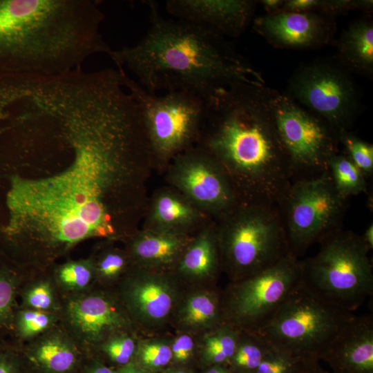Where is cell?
Wrapping results in <instances>:
<instances>
[{
    "label": "cell",
    "instance_id": "43",
    "mask_svg": "<svg viewBox=\"0 0 373 373\" xmlns=\"http://www.w3.org/2000/svg\"><path fill=\"white\" fill-rule=\"evenodd\" d=\"M116 373H150L147 370L140 366L135 362L118 367L115 370Z\"/></svg>",
    "mask_w": 373,
    "mask_h": 373
},
{
    "label": "cell",
    "instance_id": "18",
    "mask_svg": "<svg viewBox=\"0 0 373 373\" xmlns=\"http://www.w3.org/2000/svg\"><path fill=\"white\" fill-rule=\"evenodd\" d=\"M321 359L333 373H373V318L354 315L332 341Z\"/></svg>",
    "mask_w": 373,
    "mask_h": 373
},
{
    "label": "cell",
    "instance_id": "40",
    "mask_svg": "<svg viewBox=\"0 0 373 373\" xmlns=\"http://www.w3.org/2000/svg\"><path fill=\"white\" fill-rule=\"evenodd\" d=\"M79 373H116L115 370L105 365L97 356L86 355Z\"/></svg>",
    "mask_w": 373,
    "mask_h": 373
},
{
    "label": "cell",
    "instance_id": "7",
    "mask_svg": "<svg viewBox=\"0 0 373 373\" xmlns=\"http://www.w3.org/2000/svg\"><path fill=\"white\" fill-rule=\"evenodd\" d=\"M352 312L323 299L300 283L254 331L274 348L301 358L320 360Z\"/></svg>",
    "mask_w": 373,
    "mask_h": 373
},
{
    "label": "cell",
    "instance_id": "45",
    "mask_svg": "<svg viewBox=\"0 0 373 373\" xmlns=\"http://www.w3.org/2000/svg\"><path fill=\"white\" fill-rule=\"evenodd\" d=\"M205 373H233L222 365H214L209 368Z\"/></svg>",
    "mask_w": 373,
    "mask_h": 373
},
{
    "label": "cell",
    "instance_id": "13",
    "mask_svg": "<svg viewBox=\"0 0 373 373\" xmlns=\"http://www.w3.org/2000/svg\"><path fill=\"white\" fill-rule=\"evenodd\" d=\"M59 324L86 355L110 337L132 332L134 326L115 289L95 285L61 294Z\"/></svg>",
    "mask_w": 373,
    "mask_h": 373
},
{
    "label": "cell",
    "instance_id": "5",
    "mask_svg": "<svg viewBox=\"0 0 373 373\" xmlns=\"http://www.w3.org/2000/svg\"><path fill=\"white\" fill-rule=\"evenodd\" d=\"M219 221L220 264L233 281L259 272L289 253L277 206L240 202Z\"/></svg>",
    "mask_w": 373,
    "mask_h": 373
},
{
    "label": "cell",
    "instance_id": "24",
    "mask_svg": "<svg viewBox=\"0 0 373 373\" xmlns=\"http://www.w3.org/2000/svg\"><path fill=\"white\" fill-rule=\"evenodd\" d=\"M30 271L0 249V343L8 341V336L11 337L19 291Z\"/></svg>",
    "mask_w": 373,
    "mask_h": 373
},
{
    "label": "cell",
    "instance_id": "36",
    "mask_svg": "<svg viewBox=\"0 0 373 373\" xmlns=\"http://www.w3.org/2000/svg\"><path fill=\"white\" fill-rule=\"evenodd\" d=\"M172 359L171 345L164 341L137 342L133 362L147 370L166 366Z\"/></svg>",
    "mask_w": 373,
    "mask_h": 373
},
{
    "label": "cell",
    "instance_id": "39",
    "mask_svg": "<svg viewBox=\"0 0 373 373\" xmlns=\"http://www.w3.org/2000/svg\"><path fill=\"white\" fill-rule=\"evenodd\" d=\"M172 358L178 362L189 360L194 350V341L188 334H182L177 337L171 345Z\"/></svg>",
    "mask_w": 373,
    "mask_h": 373
},
{
    "label": "cell",
    "instance_id": "28",
    "mask_svg": "<svg viewBox=\"0 0 373 373\" xmlns=\"http://www.w3.org/2000/svg\"><path fill=\"white\" fill-rule=\"evenodd\" d=\"M328 171L338 193L345 199L367 191L366 178L345 153L333 155L328 162Z\"/></svg>",
    "mask_w": 373,
    "mask_h": 373
},
{
    "label": "cell",
    "instance_id": "15",
    "mask_svg": "<svg viewBox=\"0 0 373 373\" xmlns=\"http://www.w3.org/2000/svg\"><path fill=\"white\" fill-rule=\"evenodd\" d=\"M133 323L155 325L171 313L177 300L175 285L170 277L135 267L115 289Z\"/></svg>",
    "mask_w": 373,
    "mask_h": 373
},
{
    "label": "cell",
    "instance_id": "32",
    "mask_svg": "<svg viewBox=\"0 0 373 373\" xmlns=\"http://www.w3.org/2000/svg\"><path fill=\"white\" fill-rule=\"evenodd\" d=\"M240 330L228 323H223L204 338V358L213 365L229 362L238 343Z\"/></svg>",
    "mask_w": 373,
    "mask_h": 373
},
{
    "label": "cell",
    "instance_id": "3",
    "mask_svg": "<svg viewBox=\"0 0 373 373\" xmlns=\"http://www.w3.org/2000/svg\"><path fill=\"white\" fill-rule=\"evenodd\" d=\"M149 27L135 44L113 50L111 59L128 69L152 93L187 91L204 99L216 89L236 82L265 85L261 73L225 37L193 23L164 19L146 1Z\"/></svg>",
    "mask_w": 373,
    "mask_h": 373
},
{
    "label": "cell",
    "instance_id": "34",
    "mask_svg": "<svg viewBox=\"0 0 373 373\" xmlns=\"http://www.w3.org/2000/svg\"><path fill=\"white\" fill-rule=\"evenodd\" d=\"M137 344L132 332H122L108 338L91 355L104 354L119 367L133 361Z\"/></svg>",
    "mask_w": 373,
    "mask_h": 373
},
{
    "label": "cell",
    "instance_id": "25",
    "mask_svg": "<svg viewBox=\"0 0 373 373\" xmlns=\"http://www.w3.org/2000/svg\"><path fill=\"white\" fill-rule=\"evenodd\" d=\"M19 307L59 314L61 294L48 269L30 271L21 287Z\"/></svg>",
    "mask_w": 373,
    "mask_h": 373
},
{
    "label": "cell",
    "instance_id": "2",
    "mask_svg": "<svg viewBox=\"0 0 373 373\" xmlns=\"http://www.w3.org/2000/svg\"><path fill=\"white\" fill-rule=\"evenodd\" d=\"M265 86L236 82L216 89L205 99L197 143L219 163L240 202L278 206L294 178Z\"/></svg>",
    "mask_w": 373,
    "mask_h": 373
},
{
    "label": "cell",
    "instance_id": "6",
    "mask_svg": "<svg viewBox=\"0 0 373 373\" xmlns=\"http://www.w3.org/2000/svg\"><path fill=\"white\" fill-rule=\"evenodd\" d=\"M318 253L302 260V283L329 303L352 312L373 293L369 249L358 235L342 229L321 242Z\"/></svg>",
    "mask_w": 373,
    "mask_h": 373
},
{
    "label": "cell",
    "instance_id": "33",
    "mask_svg": "<svg viewBox=\"0 0 373 373\" xmlns=\"http://www.w3.org/2000/svg\"><path fill=\"white\" fill-rule=\"evenodd\" d=\"M292 8L298 12H321L336 18V16L353 10L370 13L373 9L372 0H295Z\"/></svg>",
    "mask_w": 373,
    "mask_h": 373
},
{
    "label": "cell",
    "instance_id": "1",
    "mask_svg": "<svg viewBox=\"0 0 373 373\" xmlns=\"http://www.w3.org/2000/svg\"><path fill=\"white\" fill-rule=\"evenodd\" d=\"M70 162L47 179L10 177L6 229L24 257L41 268L86 239L123 236L143 208L144 180L153 166L140 128L108 108L79 115Z\"/></svg>",
    "mask_w": 373,
    "mask_h": 373
},
{
    "label": "cell",
    "instance_id": "20",
    "mask_svg": "<svg viewBox=\"0 0 373 373\" xmlns=\"http://www.w3.org/2000/svg\"><path fill=\"white\" fill-rule=\"evenodd\" d=\"M190 241L187 233L145 227L133 237L127 253L135 267L160 269L176 265Z\"/></svg>",
    "mask_w": 373,
    "mask_h": 373
},
{
    "label": "cell",
    "instance_id": "21",
    "mask_svg": "<svg viewBox=\"0 0 373 373\" xmlns=\"http://www.w3.org/2000/svg\"><path fill=\"white\" fill-rule=\"evenodd\" d=\"M204 213L175 189L156 193L151 202L146 227L187 233L203 219Z\"/></svg>",
    "mask_w": 373,
    "mask_h": 373
},
{
    "label": "cell",
    "instance_id": "47",
    "mask_svg": "<svg viewBox=\"0 0 373 373\" xmlns=\"http://www.w3.org/2000/svg\"><path fill=\"white\" fill-rule=\"evenodd\" d=\"M28 373H41V372H38V371L33 370H31V369L28 368Z\"/></svg>",
    "mask_w": 373,
    "mask_h": 373
},
{
    "label": "cell",
    "instance_id": "41",
    "mask_svg": "<svg viewBox=\"0 0 373 373\" xmlns=\"http://www.w3.org/2000/svg\"><path fill=\"white\" fill-rule=\"evenodd\" d=\"M316 358H303L293 373H329L322 368Z\"/></svg>",
    "mask_w": 373,
    "mask_h": 373
},
{
    "label": "cell",
    "instance_id": "19",
    "mask_svg": "<svg viewBox=\"0 0 373 373\" xmlns=\"http://www.w3.org/2000/svg\"><path fill=\"white\" fill-rule=\"evenodd\" d=\"M18 346L28 367L41 373H79L86 356L59 323Z\"/></svg>",
    "mask_w": 373,
    "mask_h": 373
},
{
    "label": "cell",
    "instance_id": "46",
    "mask_svg": "<svg viewBox=\"0 0 373 373\" xmlns=\"http://www.w3.org/2000/svg\"><path fill=\"white\" fill-rule=\"evenodd\" d=\"M169 373H189V372L182 370H173L170 371Z\"/></svg>",
    "mask_w": 373,
    "mask_h": 373
},
{
    "label": "cell",
    "instance_id": "27",
    "mask_svg": "<svg viewBox=\"0 0 373 373\" xmlns=\"http://www.w3.org/2000/svg\"><path fill=\"white\" fill-rule=\"evenodd\" d=\"M48 269L61 294L82 291L95 283V268L91 257L68 260L52 265Z\"/></svg>",
    "mask_w": 373,
    "mask_h": 373
},
{
    "label": "cell",
    "instance_id": "17",
    "mask_svg": "<svg viewBox=\"0 0 373 373\" xmlns=\"http://www.w3.org/2000/svg\"><path fill=\"white\" fill-rule=\"evenodd\" d=\"M257 1L168 0L166 12L180 19L207 27L223 37H240L253 21Z\"/></svg>",
    "mask_w": 373,
    "mask_h": 373
},
{
    "label": "cell",
    "instance_id": "31",
    "mask_svg": "<svg viewBox=\"0 0 373 373\" xmlns=\"http://www.w3.org/2000/svg\"><path fill=\"white\" fill-rule=\"evenodd\" d=\"M271 348L254 332L240 330L236 350L229 361L233 370L237 373H254Z\"/></svg>",
    "mask_w": 373,
    "mask_h": 373
},
{
    "label": "cell",
    "instance_id": "29",
    "mask_svg": "<svg viewBox=\"0 0 373 373\" xmlns=\"http://www.w3.org/2000/svg\"><path fill=\"white\" fill-rule=\"evenodd\" d=\"M59 323V314L18 307L12 328V342L22 345Z\"/></svg>",
    "mask_w": 373,
    "mask_h": 373
},
{
    "label": "cell",
    "instance_id": "4",
    "mask_svg": "<svg viewBox=\"0 0 373 373\" xmlns=\"http://www.w3.org/2000/svg\"><path fill=\"white\" fill-rule=\"evenodd\" d=\"M95 0H0V73L54 76L113 50Z\"/></svg>",
    "mask_w": 373,
    "mask_h": 373
},
{
    "label": "cell",
    "instance_id": "23",
    "mask_svg": "<svg viewBox=\"0 0 373 373\" xmlns=\"http://www.w3.org/2000/svg\"><path fill=\"white\" fill-rule=\"evenodd\" d=\"M176 265L180 274L187 278L214 276L221 265L216 227H206L191 240Z\"/></svg>",
    "mask_w": 373,
    "mask_h": 373
},
{
    "label": "cell",
    "instance_id": "22",
    "mask_svg": "<svg viewBox=\"0 0 373 373\" xmlns=\"http://www.w3.org/2000/svg\"><path fill=\"white\" fill-rule=\"evenodd\" d=\"M336 59L352 73L373 75V22L365 17L351 22L337 42Z\"/></svg>",
    "mask_w": 373,
    "mask_h": 373
},
{
    "label": "cell",
    "instance_id": "8",
    "mask_svg": "<svg viewBox=\"0 0 373 373\" xmlns=\"http://www.w3.org/2000/svg\"><path fill=\"white\" fill-rule=\"evenodd\" d=\"M124 86L137 104L156 164H164L198 142L205 99L178 90L159 95L144 88L120 66Z\"/></svg>",
    "mask_w": 373,
    "mask_h": 373
},
{
    "label": "cell",
    "instance_id": "9",
    "mask_svg": "<svg viewBox=\"0 0 373 373\" xmlns=\"http://www.w3.org/2000/svg\"><path fill=\"white\" fill-rule=\"evenodd\" d=\"M265 96L294 180L328 171L329 158L339 153L338 131L286 93L265 86Z\"/></svg>",
    "mask_w": 373,
    "mask_h": 373
},
{
    "label": "cell",
    "instance_id": "44",
    "mask_svg": "<svg viewBox=\"0 0 373 373\" xmlns=\"http://www.w3.org/2000/svg\"><path fill=\"white\" fill-rule=\"evenodd\" d=\"M362 239L364 241L365 244L369 249L372 250L373 248V224L372 223L370 224L369 226L365 229L363 235H361Z\"/></svg>",
    "mask_w": 373,
    "mask_h": 373
},
{
    "label": "cell",
    "instance_id": "10",
    "mask_svg": "<svg viewBox=\"0 0 373 373\" xmlns=\"http://www.w3.org/2000/svg\"><path fill=\"white\" fill-rule=\"evenodd\" d=\"M347 201L336 191L329 171L293 180L277 206L289 253L298 257L312 245L342 229Z\"/></svg>",
    "mask_w": 373,
    "mask_h": 373
},
{
    "label": "cell",
    "instance_id": "11",
    "mask_svg": "<svg viewBox=\"0 0 373 373\" xmlns=\"http://www.w3.org/2000/svg\"><path fill=\"white\" fill-rule=\"evenodd\" d=\"M286 94L338 132L349 131L359 113L358 87L336 58L301 65L289 78Z\"/></svg>",
    "mask_w": 373,
    "mask_h": 373
},
{
    "label": "cell",
    "instance_id": "26",
    "mask_svg": "<svg viewBox=\"0 0 373 373\" xmlns=\"http://www.w3.org/2000/svg\"><path fill=\"white\" fill-rule=\"evenodd\" d=\"M180 324L191 329L216 328L223 323L222 301L212 292H196L184 301L178 314Z\"/></svg>",
    "mask_w": 373,
    "mask_h": 373
},
{
    "label": "cell",
    "instance_id": "42",
    "mask_svg": "<svg viewBox=\"0 0 373 373\" xmlns=\"http://www.w3.org/2000/svg\"><path fill=\"white\" fill-rule=\"evenodd\" d=\"M285 0H261L258 1L266 11V14H274L280 11Z\"/></svg>",
    "mask_w": 373,
    "mask_h": 373
},
{
    "label": "cell",
    "instance_id": "14",
    "mask_svg": "<svg viewBox=\"0 0 373 373\" xmlns=\"http://www.w3.org/2000/svg\"><path fill=\"white\" fill-rule=\"evenodd\" d=\"M172 160L170 183L203 213L220 219L240 203L222 167L204 149L191 147Z\"/></svg>",
    "mask_w": 373,
    "mask_h": 373
},
{
    "label": "cell",
    "instance_id": "30",
    "mask_svg": "<svg viewBox=\"0 0 373 373\" xmlns=\"http://www.w3.org/2000/svg\"><path fill=\"white\" fill-rule=\"evenodd\" d=\"M95 268L94 285L112 288L130 270L132 264L127 252L115 248H107L91 256Z\"/></svg>",
    "mask_w": 373,
    "mask_h": 373
},
{
    "label": "cell",
    "instance_id": "48",
    "mask_svg": "<svg viewBox=\"0 0 373 373\" xmlns=\"http://www.w3.org/2000/svg\"><path fill=\"white\" fill-rule=\"evenodd\" d=\"M2 343H0V344Z\"/></svg>",
    "mask_w": 373,
    "mask_h": 373
},
{
    "label": "cell",
    "instance_id": "38",
    "mask_svg": "<svg viewBox=\"0 0 373 373\" xmlns=\"http://www.w3.org/2000/svg\"><path fill=\"white\" fill-rule=\"evenodd\" d=\"M28 366L18 345L6 341L0 344V373H28Z\"/></svg>",
    "mask_w": 373,
    "mask_h": 373
},
{
    "label": "cell",
    "instance_id": "37",
    "mask_svg": "<svg viewBox=\"0 0 373 373\" xmlns=\"http://www.w3.org/2000/svg\"><path fill=\"white\" fill-rule=\"evenodd\" d=\"M302 359L271 347L254 373H293Z\"/></svg>",
    "mask_w": 373,
    "mask_h": 373
},
{
    "label": "cell",
    "instance_id": "16",
    "mask_svg": "<svg viewBox=\"0 0 373 373\" xmlns=\"http://www.w3.org/2000/svg\"><path fill=\"white\" fill-rule=\"evenodd\" d=\"M252 28L276 48L311 50L332 41L336 23L335 17L321 12L280 11L254 18Z\"/></svg>",
    "mask_w": 373,
    "mask_h": 373
},
{
    "label": "cell",
    "instance_id": "35",
    "mask_svg": "<svg viewBox=\"0 0 373 373\" xmlns=\"http://www.w3.org/2000/svg\"><path fill=\"white\" fill-rule=\"evenodd\" d=\"M339 143L354 164L361 171L365 178L373 173V146L361 139L348 130L338 132Z\"/></svg>",
    "mask_w": 373,
    "mask_h": 373
},
{
    "label": "cell",
    "instance_id": "12",
    "mask_svg": "<svg viewBox=\"0 0 373 373\" xmlns=\"http://www.w3.org/2000/svg\"><path fill=\"white\" fill-rule=\"evenodd\" d=\"M302 260L289 253L272 265L233 281L222 302L224 321L254 332L265 323L300 283Z\"/></svg>",
    "mask_w": 373,
    "mask_h": 373
}]
</instances>
